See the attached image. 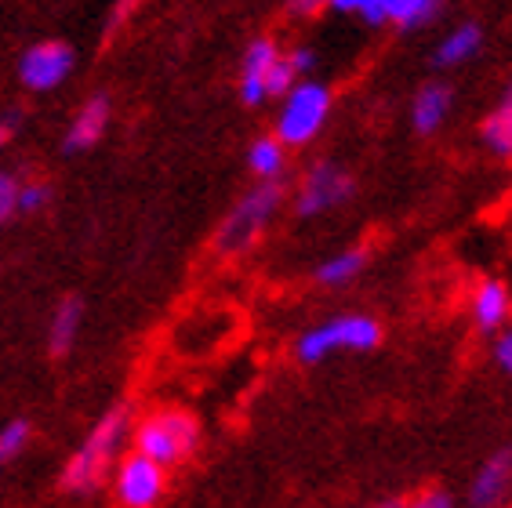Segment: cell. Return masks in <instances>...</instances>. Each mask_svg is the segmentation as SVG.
<instances>
[{
  "mask_svg": "<svg viewBox=\"0 0 512 508\" xmlns=\"http://www.w3.org/2000/svg\"><path fill=\"white\" fill-rule=\"evenodd\" d=\"M131 421H135V407L128 400L113 403L95 418L77 450L66 458L59 472V487L73 498H88L102 483H109V472L124 458V447L131 440Z\"/></svg>",
  "mask_w": 512,
  "mask_h": 508,
  "instance_id": "6da1fadb",
  "label": "cell"
},
{
  "mask_svg": "<svg viewBox=\"0 0 512 508\" xmlns=\"http://www.w3.org/2000/svg\"><path fill=\"white\" fill-rule=\"evenodd\" d=\"M200 440H204V429H200L193 411H186V407H153V411L135 414L128 447L171 472L197 454Z\"/></svg>",
  "mask_w": 512,
  "mask_h": 508,
  "instance_id": "7a4b0ae2",
  "label": "cell"
},
{
  "mask_svg": "<svg viewBox=\"0 0 512 508\" xmlns=\"http://www.w3.org/2000/svg\"><path fill=\"white\" fill-rule=\"evenodd\" d=\"M382 345V323L367 313H342L324 323H313L298 334L295 360L316 367V363L331 360L335 352H371Z\"/></svg>",
  "mask_w": 512,
  "mask_h": 508,
  "instance_id": "3957f363",
  "label": "cell"
},
{
  "mask_svg": "<svg viewBox=\"0 0 512 508\" xmlns=\"http://www.w3.org/2000/svg\"><path fill=\"white\" fill-rule=\"evenodd\" d=\"M280 204H284V186L280 182H258L255 189H247L233 204V211L222 218V225H218L215 251L226 254V258L251 251L269 229V222L276 218Z\"/></svg>",
  "mask_w": 512,
  "mask_h": 508,
  "instance_id": "277c9868",
  "label": "cell"
},
{
  "mask_svg": "<svg viewBox=\"0 0 512 508\" xmlns=\"http://www.w3.org/2000/svg\"><path fill=\"white\" fill-rule=\"evenodd\" d=\"M331 106H335V95L327 84L306 77L298 80L295 88L284 95V106L276 113V142L284 149L309 146L320 131H324L327 117H331Z\"/></svg>",
  "mask_w": 512,
  "mask_h": 508,
  "instance_id": "5b68a950",
  "label": "cell"
},
{
  "mask_svg": "<svg viewBox=\"0 0 512 508\" xmlns=\"http://www.w3.org/2000/svg\"><path fill=\"white\" fill-rule=\"evenodd\" d=\"M109 490L117 508H160L168 494V469L153 465L135 450H124V458L109 472Z\"/></svg>",
  "mask_w": 512,
  "mask_h": 508,
  "instance_id": "8992f818",
  "label": "cell"
},
{
  "mask_svg": "<svg viewBox=\"0 0 512 508\" xmlns=\"http://www.w3.org/2000/svg\"><path fill=\"white\" fill-rule=\"evenodd\" d=\"M353 193H356L353 175H349L342 164H335V160H320V164L309 167L306 178H302V186H298L295 215L298 218L327 215V211L342 207L345 200H353Z\"/></svg>",
  "mask_w": 512,
  "mask_h": 508,
  "instance_id": "52a82bcc",
  "label": "cell"
},
{
  "mask_svg": "<svg viewBox=\"0 0 512 508\" xmlns=\"http://www.w3.org/2000/svg\"><path fill=\"white\" fill-rule=\"evenodd\" d=\"M469 508H505L512 505V443L498 447L491 458L480 461V469L469 479L465 490Z\"/></svg>",
  "mask_w": 512,
  "mask_h": 508,
  "instance_id": "ba28073f",
  "label": "cell"
},
{
  "mask_svg": "<svg viewBox=\"0 0 512 508\" xmlns=\"http://www.w3.org/2000/svg\"><path fill=\"white\" fill-rule=\"evenodd\" d=\"M73 73V48L62 40H44L22 51L19 77L30 91H51Z\"/></svg>",
  "mask_w": 512,
  "mask_h": 508,
  "instance_id": "9c48e42d",
  "label": "cell"
},
{
  "mask_svg": "<svg viewBox=\"0 0 512 508\" xmlns=\"http://www.w3.org/2000/svg\"><path fill=\"white\" fill-rule=\"evenodd\" d=\"M280 55H284V51H280V44H276L273 37H258L247 44L244 66H240V102H244V106H262V102H269L266 77Z\"/></svg>",
  "mask_w": 512,
  "mask_h": 508,
  "instance_id": "30bf717a",
  "label": "cell"
},
{
  "mask_svg": "<svg viewBox=\"0 0 512 508\" xmlns=\"http://www.w3.org/2000/svg\"><path fill=\"white\" fill-rule=\"evenodd\" d=\"M469 313L483 334H498L505 323H512V291L502 280H483L469 298Z\"/></svg>",
  "mask_w": 512,
  "mask_h": 508,
  "instance_id": "8fae6325",
  "label": "cell"
},
{
  "mask_svg": "<svg viewBox=\"0 0 512 508\" xmlns=\"http://www.w3.org/2000/svg\"><path fill=\"white\" fill-rule=\"evenodd\" d=\"M106 127H109V98L106 95L88 98L84 109H80L77 117H73V124H69L62 149H66V153H84V149H91L95 142H102Z\"/></svg>",
  "mask_w": 512,
  "mask_h": 508,
  "instance_id": "7c38bea8",
  "label": "cell"
},
{
  "mask_svg": "<svg viewBox=\"0 0 512 508\" xmlns=\"http://www.w3.org/2000/svg\"><path fill=\"white\" fill-rule=\"evenodd\" d=\"M454 91L447 84H422L411 102V127L418 135H436L444 120L451 117Z\"/></svg>",
  "mask_w": 512,
  "mask_h": 508,
  "instance_id": "4fadbf2b",
  "label": "cell"
},
{
  "mask_svg": "<svg viewBox=\"0 0 512 508\" xmlns=\"http://www.w3.org/2000/svg\"><path fill=\"white\" fill-rule=\"evenodd\" d=\"M80 323H84V305H80V298L69 294V298H62L55 305V313L48 320V352L55 360H66L73 352V345L80 338Z\"/></svg>",
  "mask_w": 512,
  "mask_h": 508,
  "instance_id": "5bb4252c",
  "label": "cell"
},
{
  "mask_svg": "<svg viewBox=\"0 0 512 508\" xmlns=\"http://www.w3.org/2000/svg\"><path fill=\"white\" fill-rule=\"evenodd\" d=\"M364 269H367V247H345V251L331 254L327 262L316 265L313 276L320 287H349Z\"/></svg>",
  "mask_w": 512,
  "mask_h": 508,
  "instance_id": "9a60e30c",
  "label": "cell"
},
{
  "mask_svg": "<svg viewBox=\"0 0 512 508\" xmlns=\"http://www.w3.org/2000/svg\"><path fill=\"white\" fill-rule=\"evenodd\" d=\"M483 44V33L476 22H465V26H458V30H451L444 40H440V48H436L433 62L440 69H454V66H462V62H469L480 51Z\"/></svg>",
  "mask_w": 512,
  "mask_h": 508,
  "instance_id": "2e32d148",
  "label": "cell"
},
{
  "mask_svg": "<svg viewBox=\"0 0 512 508\" xmlns=\"http://www.w3.org/2000/svg\"><path fill=\"white\" fill-rule=\"evenodd\" d=\"M480 138L494 157L512 160V84H509V91H505L502 102H498V109L487 113V120L480 124Z\"/></svg>",
  "mask_w": 512,
  "mask_h": 508,
  "instance_id": "e0dca14e",
  "label": "cell"
},
{
  "mask_svg": "<svg viewBox=\"0 0 512 508\" xmlns=\"http://www.w3.org/2000/svg\"><path fill=\"white\" fill-rule=\"evenodd\" d=\"M247 167L255 171L258 182H280V175H284L287 167V149L273 135L255 138L251 149H247Z\"/></svg>",
  "mask_w": 512,
  "mask_h": 508,
  "instance_id": "ac0fdd59",
  "label": "cell"
},
{
  "mask_svg": "<svg viewBox=\"0 0 512 508\" xmlns=\"http://www.w3.org/2000/svg\"><path fill=\"white\" fill-rule=\"evenodd\" d=\"M33 440V421L30 418H11L0 425V472H8V465L26 454Z\"/></svg>",
  "mask_w": 512,
  "mask_h": 508,
  "instance_id": "d6986e66",
  "label": "cell"
},
{
  "mask_svg": "<svg viewBox=\"0 0 512 508\" xmlns=\"http://www.w3.org/2000/svg\"><path fill=\"white\" fill-rule=\"evenodd\" d=\"M436 11H440V0H389V22H396L400 30L422 26Z\"/></svg>",
  "mask_w": 512,
  "mask_h": 508,
  "instance_id": "ffe728a7",
  "label": "cell"
},
{
  "mask_svg": "<svg viewBox=\"0 0 512 508\" xmlns=\"http://www.w3.org/2000/svg\"><path fill=\"white\" fill-rule=\"evenodd\" d=\"M48 200H51L48 182H19V200H15L19 215H37V211L48 207Z\"/></svg>",
  "mask_w": 512,
  "mask_h": 508,
  "instance_id": "44dd1931",
  "label": "cell"
},
{
  "mask_svg": "<svg viewBox=\"0 0 512 508\" xmlns=\"http://www.w3.org/2000/svg\"><path fill=\"white\" fill-rule=\"evenodd\" d=\"M295 84H298L295 69H291V62H287V55H280L266 77V98H284Z\"/></svg>",
  "mask_w": 512,
  "mask_h": 508,
  "instance_id": "7402d4cb",
  "label": "cell"
},
{
  "mask_svg": "<svg viewBox=\"0 0 512 508\" xmlns=\"http://www.w3.org/2000/svg\"><path fill=\"white\" fill-rule=\"evenodd\" d=\"M404 508H458L451 490H440V487H429V490H418L414 498H404Z\"/></svg>",
  "mask_w": 512,
  "mask_h": 508,
  "instance_id": "603a6c76",
  "label": "cell"
},
{
  "mask_svg": "<svg viewBox=\"0 0 512 508\" xmlns=\"http://www.w3.org/2000/svg\"><path fill=\"white\" fill-rule=\"evenodd\" d=\"M491 360H494V367H498V371L509 374V378H512V323H505L502 331L494 334Z\"/></svg>",
  "mask_w": 512,
  "mask_h": 508,
  "instance_id": "cb8c5ba5",
  "label": "cell"
},
{
  "mask_svg": "<svg viewBox=\"0 0 512 508\" xmlns=\"http://www.w3.org/2000/svg\"><path fill=\"white\" fill-rule=\"evenodd\" d=\"M15 200H19V178L8 175V171H0V225L8 222L11 215H19Z\"/></svg>",
  "mask_w": 512,
  "mask_h": 508,
  "instance_id": "d4e9b609",
  "label": "cell"
},
{
  "mask_svg": "<svg viewBox=\"0 0 512 508\" xmlns=\"http://www.w3.org/2000/svg\"><path fill=\"white\" fill-rule=\"evenodd\" d=\"M353 15H360L367 26H382L389 22V0H353Z\"/></svg>",
  "mask_w": 512,
  "mask_h": 508,
  "instance_id": "484cf974",
  "label": "cell"
},
{
  "mask_svg": "<svg viewBox=\"0 0 512 508\" xmlns=\"http://www.w3.org/2000/svg\"><path fill=\"white\" fill-rule=\"evenodd\" d=\"M287 62H291L298 80H306L316 66V55H313V48H295V51H287Z\"/></svg>",
  "mask_w": 512,
  "mask_h": 508,
  "instance_id": "4316f807",
  "label": "cell"
},
{
  "mask_svg": "<svg viewBox=\"0 0 512 508\" xmlns=\"http://www.w3.org/2000/svg\"><path fill=\"white\" fill-rule=\"evenodd\" d=\"M287 8H291V15H298V19H313L316 11L327 8L324 0H287Z\"/></svg>",
  "mask_w": 512,
  "mask_h": 508,
  "instance_id": "83f0119b",
  "label": "cell"
},
{
  "mask_svg": "<svg viewBox=\"0 0 512 508\" xmlns=\"http://www.w3.org/2000/svg\"><path fill=\"white\" fill-rule=\"evenodd\" d=\"M135 4H138V0H117V8H113V15H109V30H117L120 22L131 15V8H135Z\"/></svg>",
  "mask_w": 512,
  "mask_h": 508,
  "instance_id": "f1b7e54d",
  "label": "cell"
},
{
  "mask_svg": "<svg viewBox=\"0 0 512 508\" xmlns=\"http://www.w3.org/2000/svg\"><path fill=\"white\" fill-rule=\"evenodd\" d=\"M364 508H404V498H382L375 505H364Z\"/></svg>",
  "mask_w": 512,
  "mask_h": 508,
  "instance_id": "f546056e",
  "label": "cell"
},
{
  "mask_svg": "<svg viewBox=\"0 0 512 508\" xmlns=\"http://www.w3.org/2000/svg\"><path fill=\"white\" fill-rule=\"evenodd\" d=\"M324 4L335 11H353V0H324Z\"/></svg>",
  "mask_w": 512,
  "mask_h": 508,
  "instance_id": "4dcf8cb0",
  "label": "cell"
},
{
  "mask_svg": "<svg viewBox=\"0 0 512 508\" xmlns=\"http://www.w3.org/2000/svg\"><path fill=\"white\" fill-rule=\"evenodd\" d=\"M11 127H15L11 120H0V146H4V142L11 138Z\"/></svg>",
  "mask_w": 512,
  "mask_h": 508,
  "instance_id": "1f68e13d",
  "label": "cell"
},
{
  "mask_svg": "<svg viewBox=\"0 0 512 508\" xmlns=\"http://www.w3.org/2000/svg\"><path fill=\"white\" fill-rule=\"evenodd\" d=\"M505 508H512V505H505Z\"/></svg>",
  "mask_w": 512,
  "mask_h": 508,
  "instance_id": "d6a6232c",
  "label": "cell"
}]
</instances>
